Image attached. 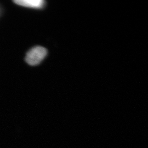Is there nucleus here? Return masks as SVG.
I'll return each instance as SVG.
<instances>
[{"mask_svg":"<svg viewBox=\"0 0 148 148\" xmlns=\"http://www.w3.org/2000/svg\"><path fill=\"white\" fill-rule=\"evenodd\" d=\"M15 3L18 5L36 9L43 8L46 5L45 1L42 0H18Z\"/></svg>","mask_w":148,"mask_h":148,"instance_id":"obj_2","label":"nucleus"},{"mask_svg":"<svg viewBox=\"0 0 148 148\" xmlns=\"http://www.w3.org/2000/svg\"><path fill=\"white\" fill-rule=\"evenodd\" d=\"M47 54V50L42 46L32 48L27 54L25 60L32 66H35L40 63Z\"/></svg>","mask_w":148,"mask_h":148,"instance_id":"obj_1","label":"nucleus"}]
</instances>
